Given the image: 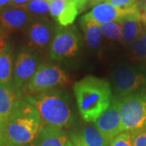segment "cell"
I'll use <instances>...</instances> for the list:
<instances>
[{
    "label": "cell",
    "mask_w": 146,
    "mask_h": 146,
    "mask_svg": "<svg viewBox=\"0 0 146 146\" xmlns=\"http://www.w3.org/2000/svg\"><path fill=\"white\" fill-rule=\"evenodd\" d=\"M80 115L84 121L95 122L111 103V87L104 79L84 77L74 84Z\"/></svg>",
    "instance_id": "cell-1"
},
{
    "label": "cell",
    "mask_w": 146,
    "mask_h": 146,
    "mask_svg": "<svg viewBox=\"0 0 146 146\" xmlns=\"http://www.w3.org/2000/svg\"><path fill=\"white\" fill-rule=\"evenodd\" d=\"M44 126L36 108L26 100L20 99L7 118L8 142L13 145H28L36 140Z\"/></svg>",
    "instance_id": "cell-2"
},
{
    "label": "cell",
    "mask_w": 146,
    "mask_h": 146,
    "mask_svg": "<svg viewBox=\"0 0 146 146\" xmlns=\"http://www.w3.org/2000/svg\"><path fill=\"white\" fill-rule=\"evenodd\" d=\"M25 100L36 108L45 125L63 128L74 120L68 94L61 90H49L29 96Z\"/></svg>",
    "instance_id": "cell-3"
},
{
    "label": "cell",
    "mask_w": 146,
    "mask_h": 146,
    "mask_svg": "<svg viewBox=\"0 0 146 146\" xmlns=\"http://www.w3.org/2000/svg\"><path fill=\"white\" fill-rule=\"evenodd\" d=\"M123 131L133 133L146 127V92H136L120 100Z\"/></svg>",
    "instance_id": "cell-4"
},
{
    "label": "cell",
    "mask_w": 146,
    "mask_h": 146,
    "mask_svg": "<svg viewBox=\"0 0 146 146\" xmlns=\"http://www.w3.org/2000/svg\"><path fill=\"white\" fill-rule=\"evenodd\" d=\"M69 82L66 72L55 63H41L24 89L30 94H37L64 86Z\"/></svg>",
    "instance_id": "cell-5"
},
{
    "label": "cell",
    "mask_w": 146,
    "mask_h": 146,
    "mask_svg": "<svg viewBox=\"0 0 146 146\" xmlns=\"http://www.w3.org/2000/svg\"><path fill=\"white\" fill-rule=\"evenodd\" d=\"M80 47L81 38L75 26H60L50 46V57L55 61L70 58L77 54Z\"/></svg>",
    "instance_id": "cell-6"
},
{
    "label": "cell",
    "mask_w": 146,
    "mask_h": 146,
    "mask_svg": "<svg viewBox=\"0 0 146 146\" xmlns=\"http://www.w3.org/2000/svg\"><path fill=\"white\" fill-rule=\"evenodd\" d=\"M112 78L116 92L121 96L136 93L146 84V74L141 69L127 64H120L113 71Z\"/></svg>",
    "instance_id": "cell-7"
},
{
    "label": "cell",
    "mask_w": 146,
    "mask_h": 146,
    "mask_svg": "<svg viewBox=\"0 0 146 146\" xmlns=\"http://www.w3.org/2000/svg\"><path fill=\"white\" fill-rule=\"evenodd\" d=\"M40 66V59L36 53L29 49H22L18 53L13 68L12 83L20 94Z\"/></svg>",
    "instance_id": "cell-8"
},
{
    "label": "cell",
    "mask_w": 146,
    "mask_h": 146,
    "mask_svg": "<svg viewBox=\"0 0 146 146\" xmlns=\"http://www.w3.org/2000/svg\"><path fill=\"white\" fill-rule=\"evenodd\" d=\"M94 125L108 140L122 133L120 100H112L109 107L94 122Z\"/></svg>",
    "instance_id": "cell-9"
},
{
    "label": "cell",
    "mask_w": 146,
    "mask_h": 146,
    "mask_svg": "<svg viewBox=\"0 0 146 146\" xmlns=\"http://www.w3.org/2000/svg\"><path fill=\"white\" fill-rule=\"evenodd\" d=\"M56 29L48 19L33 21L27 29V38L31 46L45 50L50 46Z\"/></svg>",
    "instance_id": "cell-10"
},
{
    "label": "cell",
    "mask_w": 146,
    "mask_h": 146,
    "mask_svg": "<svg viewBox=\"0 0 146 146\" xmlns=\"http://www.w3.org/2000/svg\"><path fill=\"white\" fill-rule=\"evenodd\" d=\"M139 13H141L139 7L131 10H123L104 3L95 6L93 10L82 16L81 19L94 21L101 25L110 22L120 21L127 16Z\"/></svg>",
    "instance_id": "cell-11"
},
{
    "label": "cell",
    "mask_w": 146,
    "mask_h": 146,
    "mask_svg": "<svg viewBox=\"0 0 146 146\" xmlns=\"http://www.w3.org/2000/svg\"><path fill=\"white\" fill-rule=\"evenodd\" d=\"M33 21V16L24 6H11L0 11V22L7 30H21Z\"/></svg>",
    "instance_id": "cell-12"
},
{
    "label": "cell",
    "mask_w": 146,
    "mask_h": 146,
    "mask_svg": "<svg viewBox=\"0 0 146 146\" xmlns=\"http://www.w3.org/2000/svg\"><path fill=\"white\" fill-rule=\"evenodd\" d=\"M77 5L72 0H52L50 13L62 27H68L75 21L79 13Z\"/></svg>",
    "instance_id": "cell-13"
},
{
    "label": "cell",
    "mask_w": 146,
    "mask_h": 146,
    "mask_svg": "<svg viewBox=\"0 0 146 146\" xmlns=\"http://www.w3.org/2000/svg\"><path fill=\"white\" fill-rule=\"evenodd\" d=\"M75 146H109L110 140L94 124H88L72 135Z\"/></svg>",
    "instance_id": "cell-14"
},
{
    "label": "cell",
    "mask_w": 146,
    "mask_h": 146,
    "mask_svg": "<svg viewBox=\"0 0 146 146\" xmlns=\"http://www.w3.org/2000/svg\"><path fill=\"white\" fill-rule=\"evenodd\" d=\"M68 136L58 127L45 125L36 140L28 146H66Z\"/></svg>",
    "instance_id": "cell-15"
},
{
    "label": "cell",
    "mask_w": 146,
    "mask_h": 146,
    "mask_svg": "<svg viewBox=\"0 0 146 146\" xmlns=\"http://www.w3.org/2000/svg\"><path fill=\"white\" fill-rule=\"evenodd\" d=\"M123 28V42L131 45L144 31L141 13L127 16L120 21Z\"/></svg>",
    "instance_id": "cell-16"
},
{
    "label": "cell",
    "mask_w": 146,
    "mask_h": 146,
    "mask_svg": "<svg viewBox=\"0 0 146 146\" xmlns=\"http://www.w3.org/2000/svg\"><path fill=\"white\" fill-rule=\"evenodd\" d=\"M19 100L13 84H0V116L8 118Z\"/></svg>",
    "instance_id": "cell-17"
},
{
    "label": "cell",
    "mask_w": 146,
    "mask_h": 146,
    "mask_svg": "<svg viewBox=\"0 0 146 146\" xmlns=\"http://www.w3.org/2000/svg\"><path fill=\"white\" fill-rule=\"evenodd\" d=\"M80 25L84 34V41L92 50H98L102 42L101 25L94 21L80 19Z\"/></svg>",
    "instance_id": "cell-18"
},
{
    "label": "cell",
    "mask_w": 146,
    "mask_h": 146,
    "mask_svg": "<svg viewBox=\"0 0 146 146\" xmlns=\"http://www.w3.org/2000/svg\"><path fill=\"white\" fill-rule=\"evenodd\" d=\"M13 53L10 46H5L0 51V84L12 83Z\"/></svg>",
    "instance_id": "cell-19"
},
{
    "label": "cell",
    "mask_w": 146,
    "mask_h": 146,
    "mask_svg": "<svg viewBox=\"0 0 146 146\" xmlns=\"http://www.w3.org/2000/svg\"><path fill=\"white\" fill-rule=\"evenodd\" d=\"M102 34L110 40L122 41L123 40V28L120 21L110 22L101 25Z\"/></svg>",
    "instance_id": "cell-20"
},
{
    "label": "cell",
    "mask_w": 146,
    "mask_h": 146,
    "mask_svg": "<svg viewBox=\"0 0 146 146\" xmlns=\"http://www.w3.org/2000/svg\"><path fill=\"white\" fill-rule=\"evenodd\" d=\"M131 50L136 58H146V27L141 35L131 44Z\"/></svg>",
    "instance_id": "cell-21"
},
{
    "label": "cell",
    "mask_w": 146,
    "mask_h": 146,
    "mask_svg": "<svg viewBox=\"0 0 146 146\" xmlns=\"http://www.w3.org/2000/svg\"><path fill=\"white\" fill-rule=\"evenodd\" d=\"M24 7L33 16H45L50 11V2L47 0L30 1Z\"/></svg>",
    "instance_id": "cell-22"
},
{
    "label": "cell",
    "mask_w": 146,
    "mask_h": 146,
    "mask_svg": "<svg viewBox=\"0 0 146 146\" xmlns=\"http://www.w3.org/2000/svg\"><path fill=\"white\" fill-rule=\"evenodd\" d=\"M109 146H134L131 140V134L122 132L110 140Z\"/></svg>",
    "instance_id": "cell-23"
},
{
    "label": "cell",
    "mask_w": 146,
    "mask_h": 146,
    "mask_svg": "<svg viewBox=\"0 0 146 146\" xmlns=\"http://www.w3.org/2000/svg\"><path fill=\"white\" fill-rule=\"evenodd\" d=\"M105 3L123 10H131L139 7V0H106Z\"/></svg>",
    "instance_id": "cell-24"
},
{
    "label": "cell",
    "mask_w": 146,
    "mask_h": 146,
    "mask_svg": "<svg viewBox=\"0 0 146 146\" xmlns=\"http://www.w3.org/2000/svg\"><path fill=\"white\" fill-rule=\"evenodd\" d=\"M134 146H146V127L142 130L131 133Z\"/></svg>",
    "instance_id": "cell-25"
},
{
    "label": "cell",
    "mask_w": 146,
    "mask_h": 146,
    "mask_svg": "<svg viewBox=\"0 0 146 146\" xmlns=\"http://www.w3.org/2000/svg\"><path fill=\"white\" fill-rule=\"evenodd\" d=\"M7 118L0 116V146H7L9 142L7 133Z\"/></svg>",
    "instance_id": "cell-26"
},
{
    "label": "cell",
    "mask_w": 146,
    "mask_h": 146,
    "mask_svg": "<svg viewBox=\"0 0 146 146\" xmlns=\"http://www.w3.org/2000/svg\"><path fill=\"white\" fill-rule=\"evenodd\" d=\"M13 6L11 0H0V11Z\"/></svg>",
    "instance_id": "cell-27"
},
{
    "label": "cell",
    "mask_w": 146,
    "mask_h": 146,
    "mask_svg": "<svg viewBox=\"0 0 146 146\" xmlns=\"http://www.w3.org/2000/svg\"><path fill=\"white\" fill-rule=\"evenodd\" d=\"M72 1H73L77 5L79 11H81L83 10V8L85 7L86 3L89 2V0H72Z\"/></svg>",
    "instance_id": "cell-28"
},
{
    "label": "cell",
    "mask_w": 146,
    "mask_h": 146,
    "mask_svg": "<svg viewBox=\"0 0 146 146\" xmlns=\"http://www.w3.org/2000/svg\"><path fill=\"white\" fill-rule=\"evenodd\" d=\"M13 6H17V7H22V6L26 5L29 3L31 0H11Z\"/></svg>",
    "instance_id": "cell-29"
},
{
    "label": "cell",
    "mask_w": 146,
    "mask_h": 146,
    "mask_svg": "<svg viewBox=\"0 0 146 146\" xmlns=\"http://www.w3.org/2000/svg\"><path fill=\"white\" fill-rule=\"evenodd\" d=\"M139 9L140 11L146 10V0H139Z\"/></svg>",
    "instance_id": "cell-30"
},
{
    "label": "cell",
    "mask_w": 146,
    "mask_h": 146,
    "mask_svg": "<svg viewBox=\"0 0 146 146\" xmlns=\"http://www.w3.org/2000/svg\"><path fill=\"white\" fill-rule=\"evenodd\" d=\"M141 19L142 23L145 25V26L146 27V10L141 11Z\"/></svg>",
    "instance_id": "cell-31"
},
{
    "label": "cell",
    "mask_w": 146,
    "mask_h": 146,
    "mask_svg": "<svg viewBox=\"0 0 146 146\" xmlns=\"http://www.w3.org/2000/svg\"><path fill=\"white\" fill-rule=\"evenodd\" d=\"M66 146H75L74 145L72 144V142L71 141H68L67 142V144H66Z\"/></svg>",
    "instance_id": "cell-32"
},
{
    "label": "cell",
    "mask_w": 146,
    "mask_h": 146,
    "mask_svg": "<svg viewBox=\"0 0 146 146\" xmlns=\"http://www.w3.org/2000/svg\"><path fill=\"white\" fill-rule=\"evenodd\" d=\"M7 146H24V145H13V144H8Z\"/></svg>",
    "instance_id": "cell-33"
},
{
    "label": "cell",
    "mask_w": 146,
    "mask_h": 146,
    "mask_svg": "<svg viewBox=\"0 0 146 146\" xmlns=\"http://www.w3.org/2000/svg\"><path fill=\"white\" fill-rule=\"evenodd\" d=\"M47 1H48V2H50H50H51V1H52V0H47Z\"/></svg>",
    "instance_id": "cell-34"
},
{
    "label": "cell",
    "mask_w": 146,
    "mask_h": 146,
    "mask_svg": "<svg viewBox=\"0 0 146 146\" xmlns=\"http://www.w3.org/2000/svg\"><path fill=\"white\" fill-rule=\"evenodd\" d=\"M31 1H37V0H31Z\"/></svg>",
    "instance_id": "cell-35"
},
{
    "label": "cell",
    "mask_w": 146,
    "mask_h": 146,
    "mask_svg": "<svg viewBox=\"0 0 146 146\" xmlns=\"http://www.w3.org/2000/svg\"></svg>",
    "instance_id": "cell-36"
}]
</instances>
